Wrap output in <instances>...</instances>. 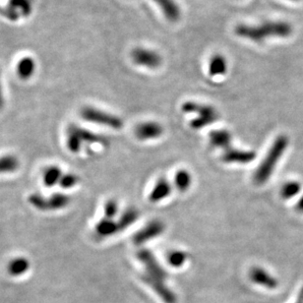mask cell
Segmentation results:
<instances>
[{"label": "cell", "mask_w": 303, "mask_h": 303, "mask_svg": "<svg viewBox=\"0 0 303 303\" xmlns=\"http://www.w3.org/2000/svg\"><path fill=\"white\" fill-rule=\"evenodd\" d=\"M288 144V137L281 135L275 140V142L265 157L264 161L258 167L256 172L254 173V182L261 185L267 181L273 173L274 169L277 166L278 162L282 158L285 150L287 149Z\"/></svg>", "instance_id": "cell-3"}, {"label": "cell", "mask_w": 303, "mask_h": 303, "mask_svg": "<svg viewBox=\"0 0 303 303\" xmlns=\"http://www.w3.org/2000/svg\"><path fill=\"white\" fill-rule=\"evenodd\" d=\"M36 70V63L32 57H23L21 60L17 63L16 71L18 76L23 79L31 78Z\"/></svg>", "instance_id": "cell-15"}, {"label": "cell", "mask_w": 303, "mask_h": 303, "mask_svg": "<svg viewBox=\"0 0 303 303\" xmlns=\"http://www.w3.org/2000/svg\"><path fill=\"white\" fill-rule=\"evenodd\" d=\"M131 59L138 65L148 69H158L163 62L159 52L147 47L138 46L131 51Z\"/></svg>", "instance_id": "cell-6"}, {"label": "cell", "mask_w": 303, "mask_h": 303, "mask_svg": "<svg viewBox=\"0 0 303 303\" xmlns=\"http://www.w3.org/2000/svg\"><path fill=\"white\" fill-rule=\"evenodd\" d=\"M301 189V186L298 182L289 181L282 187V196L284 199H290L296 196Z\"/></svg>", "instance_id": "cell-23"}, {"label": "cell", "mask_w": 303, "mask_h": 303, "mask_svg": "<svg viewBox=\"0 0 303 303\" xmlns=\"http://www.w3.org/2000/svg\"><path fill=\"white\" fill-rule=\"evenodd\" d=\"M191 181H192V177L187 170L181 169L175 173L174 185L179 191L181 192L186 191L190 187Z\"/></svg>", "instance_id": "cell-17"}, {"label": "cell", "mask_w": 303, "mask_h": 303, "mask_svg": "<svg viewBox=\"0 0 303 303\" xmlns=\"http://www.w3.org/2000/svg\"><path fill=\"white\" fill-rule=\"evenodd\" d=\"M296 209H297L299 212H303V197L298 201L297 206H296Z\"/></svg>", "instance_id": "cell-28"}, {"label": "cell", "mask_w": 303, "mask_h": 303, "mask_svg": "<svg viewBox=\"0 0 303 303\" xmlns=\"http://www.w3.org/2000/svg\"><path fill=\"white\" fill-rule=\"evenodd\" d=\"M10 7L17 15L28 16L32 11V0H10Z\"/></svg>", "instance_id": "cell-19"}, {"label": "cell", "mask_w": 303, "mask_h": 303, "mask_svg": "<svg viewBox=\"0 0 303 303\" xmlns=\"http://www.w3.org/2000/svg\"><path fill=\"white\" fill-rule=\"evenodd\" d=\"M181 109L185 113H197V117L190 123V126L194 129H201L205 126H208L217 122L219 118L216 109L208 105L186 102L182 105Z\"/></svg>", "instance_id": "cell-4"}, {"label": "cell", "mask_w": 303, "mask_h": 303, "mask_svg": "<svg viewBox=\"0 0 303 303\" xmlns=\"http://www.w3.org/2000/svg\"><path fill=\"white\" fill-rule=\"evenodd\" d=\"M171 193V185L166 178H160L152 190L149 200L153 203H158L168 197Z\"/></svg>", "instance_id": "cell-12"}, {"label": "cell", "mask_w": 303, "mask_h": 303, "mask_svg": "<svg viewBox=\"0 0 303 303\" xmlns=\"http://www.w3.org/2000/svg\"><path fill=\"white\" fill-rule=\"evenodd\" d=\"M164 230H165V225L158 220H154L146 227H143L137 232L133 236V241L136 245H142L154 239L155 237L161 235L164 232Z\"/></svg>", "instance_id": "cell-7"}, {"label": "cell", "mask_w": 303, "mask_h": 303, "mask_svg": "<svg viewBox=\"0 0 303 303\" xmlns=\"http://www.w3.org/2000/svg\"><path fill=\"white\" fill-rule=\"evenodd\" d=\"M118 212V205L114 200H109L105 206V214L107 219L113 218Z\"/></svg>", "instance_id": "cell-26"}, {"label": "cell", "mask_w": 303, "mask_h": 303, "mask_svg": "<svg viewBox=\"0 0 303 303\" xmlns=\"http://www.w3.org/2000/svg\"><path fill=\"white\" fill-rule=\"evenodd\" d=\"M249 277L253 283L263 286L265 288H276L278 286L277 280L260 267L252 268L249 274Z\"/></svg>", "instance_id": "cell-11"}, {"label": "cell", "mask_w": 303, "mask_h": 303, "mask_svg": "<svg viewBox=\"0 0 303 303\" xmlns=\"http://www.w3.org/2000/svg\"><path fill=\"white\" fill-rule=\"evenodd\" d=\"M164 133L163 126L158 122H144L136 127L135 134L140 140H153L157 139Z\"/></svg>", "instance_id": "cell-9"}, {"label": "cell", "mask_w": 303, "mask_h": 303, "mask_svg": "<svg viewBox=\"0 0 303 303\" xmlns=\"http://www.w3.org/2000/svg\"><path fill=\"white\" fill-rule=\"evenodd\" d=\"M256 158V154L252 151H243L237 149H227L223 155V161L227 164H249Z\"/></svg>", "instance_id": "cell-8"}, {"label": "cell", "mask_w": 303, "mask_h": 303, "mask_svg": "<svg viewBox=\"0 0 303 303\" xmlns=\"http://www.w3.org/2000/svg\"><path fill=\"white\" fill-rule=\"evenodd\" d=\"M49 207L50 209H60L65 207L68 202H69V198L64 195H54L53 197L49 199Z\"/></svg>", "instance_id": "cell-25"}, {"label": "cell", "mask_w": 303, "mask_h": 303, "mask_svg": "<svg viewBox=\"0 0 303 303\" xmlns=\"http://www.w3.org/2000/svg\"><path fill=\"white\" fill-rule=\"evenodd\" d=\"M3 105V96H2V90H1V82H0V108Z\"/></svg>", "instance_id": "cell-30"}, {"label": "cell", "mask_w": 303, "mask_h": 303, "mask_svg": "<svg viewBox=\"0 0 303 303\" xmlns=\"http://www.w3.org/2000/svg\"><path fill=\"white\" fill-rule=\"evenodd\" d=\"M118 230H119V227L117 223H114L113 221L107 218L102 220L96 227V232L102 237L110 236L116 233Z\"/></svg>", "instance_id": "cell-16"}, {"label": "cell", "mask_w": 303, "mask_h": 303, "mask_svg": "<svg viewBox=\"0 0 303 303\" xmlns=\"http://www.w3.org/2000/svg\"><path fill=\"white\" fill-rule=\"evenodd\" d=\"M210 142L213 147L220 148V149H229L231 144V135L230 133L225 130H216L210 134Z\"/></svg>", "instance_id": "cell-14"}, {"label": "cell", "mask_w": 303, "mask_h": 303, "mask_svg": "<svg viewBox=\"0 0 303 303\" xmlns=\"http://www.w3.org/2000/svg\"><path fill=\"white\" fill-rule=\"evenodd\" d=\"M161 8L167 21L175 23L181 18V9L175 0H153Z\"/></svg>", "instance_id": "cell-10"}, {"label": "cell", "mask_w": 303, "mask_h": 303, "mask_svg": "<svg viewBox=\"0 0 303 303\" xmlns=\"http://www.w3.org/2000/svg\"><path fill=\"white\" fill-rule=\"evenodd\" d=\"M187 260V253L180 251V250H173L168 253L167 255V262L170 266L174 268H179Z\"/></svg>", "instance_id": "cell-21"}, {"label": "cell", "mask_w": 303, "mask_h": 303, "mask_svg": "<svg viewBox=\"0 0 303 303\" xmlns=\"http://www.w3.org/2000/svg\"><path fill=\"white\" fill-rule=\"evenodd\" d=\"M28 269H29V262L23 258H18L13 260L12 262H10L8 267L9 273L13 276H21L26 273Z\"/></svg>", "instance_id": "cell-20"}, {"label": "cell", "mask_w": 303, "mask_h": 303, "mask_svg": "<svg viewBox=\"0 0 303 303\" xmlns=\"http://www.w3.org/2000/svg\"><path fill=\"white\" fill-rule=\"evenodd\" d=\"M81 115L88 122L106 125L114 129H119L123 126V122L118 116L91 106L83 108Z\"/></svg>", "instance_id": "cell-5"}, {"label": "cell", "mask_w": 303, "mask_h": 303, "mask_svg": "<svg viewBox=\"0 0 303 303\" xmlns=\"http://www.w3.org/2000/svg\"><path fill=\"white\" fill-rule=\"evenodd\" d=\"M227 71V60L221 53L214 54L209 61V74L212 77L224 76Z\"/></svg>", "instance_id": "cell-13"}, {"label": "cell", "mask_w": 303, "mask_h": 303, "mask_svg": "<svg viewBox=\"0 0 303 303\" xmlns=\"http://www.w3.org/2000/svg\"><path fill=\"white\" fill-rule=\"evenodd\" d=\"M139 217V213L134 208H129L122 214V218L117 222L119 230H123L133 225Z\"/></svg>", "instance_id": "cell-18"}, {"label": "cell", "mask_w": 303, "mask_h": 303, "mask_svg": "<svg viewBox=\"0 0 303 303\" xmlns=\"http://www.w3.org/2000/svg\"><path fill=\"white\" fill-rule=\"evenodd\" d=\"M60 185L63 188H71L75 186L78 182V177L73 174H67L62 176L60 179Z\"/></svg>", "instance_id": "cell-27"}, {"label": "cell", "mask_w": 303, "mask_h": 303, "mask_svg": "<svg viewBox=\"0 0 303 303\" xmlns=\"http://www.w3.org/2000/svg\"><path fill=\"white\" fill-rule=\"evenodd\" d=\"M18 167V162L13 157H4L0 159V173L13 171Z\"/></svg>", "instance_id": "cell-24"}, {"label": "cell", "mask_w": 303, "mask_h": 303, "mask_svg": "<svg viewBox=\"0 0 303 303\" xmlns=\"http://www.w3.org/2000/svg\"><path fill=\"white\" fill-rule=\"evenodd\" d=\"M61 177L62 175L60 169L58 167H48L45 172L44 180L46 186H53L55 183L60 181Z\"/></svg>", "instance_id": "cell-22"}, {"label": "cell", "mask_w": 303, "mask_h": 303, "mask_svg": "<svg viewBox=\"0 0 303 303\" xmlns=\"http://www.w3.org/2000/svg\"><path fill=\"white\" fill-rule=\"evenodd\" d=\"M295 303H303V288H301V290L299 292V295L297 297V300Z\"/></svg>", "instance_id": "cell-29"}, {"label": "cell", "mask_w": 303, "mask_h": 303, "mask_svg": "<svg viewBox=\"0 0 303 303\" xmlns=\"http://www.w3.org/2000/svg\"><path fill=\"white\" fill-rule=\"evenodd\" d=\"M137 258L145 268L143 280L162 297L166 303H175L176 297L174 293L167 288L165 281L167 274L164 268L159 264L154 254L148 249H141L137 253Z\"/></svg>", "instance_id": "cell-2"}, {"label": "cell", "mask_w": 303, "mask_h": 303, "mask_svg": "<svg viewBox=\"0 0 303 303\" xmlns=\"http://www.w3.org/2000/svg\"><path fill=\"white\" fill-rule=\"evenodd\" d=\"M290 1H299V0H290Z\"/></svg>", "instance_id": "cell-31"}, {"label": "cell", "mask_w": 303, "mask_h": 303, "mask_svg": "<svg viewBox=\"0 0 303 303\" xmlns=\"http://www.w3.org/2000/svg\"><path fill=\"white\" fill-rule=\"evenodd\" d=\"M292 25L286 21H265L260 24H238L234 28L237 37L260 44L267 39H287L292 35Z\"/></svg>", "instance_id": "cell-1"}]
</instances>
